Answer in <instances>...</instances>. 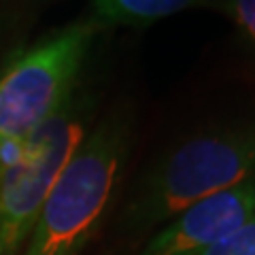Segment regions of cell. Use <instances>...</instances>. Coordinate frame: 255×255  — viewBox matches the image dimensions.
<instances>
[{
  "instance_id": "obj_2",
  "label": "cell",
  "mask_w": 255,
  "mask_h": 255,
  "mask_svg": "<svg viewBox=\"0 0 255 255\" xmlns=\"http://www.w3.org/2000/svg\"><path fill=\"white\" fill-rule=\"evenodd\" d=\"M255 177V128H232L181 142L151 168L128 211L136 230L164 226L191 204Z\"/></svg>"
},
{
  "instance_id": "obj_5",
  "label": "cell",
  "mask_w": 255,
  "mask_h": 255,
  "mask_svg": "<svg viewBox=\"0 0 255 255\" xmlns=\"http://www.w3.org/2000/svg\"><path fill=\"white\" fill-rule=\"evenodd\" d=\"M255 213V177L191 204L149 238L142 255H198Z\"/></svg>"
},
{
  "instance_id": "obj_1",
  "label": "cell",
  "mask_w": 255,
  "mask_h": 255,
  "mask_svg": "<svg viewBox=\"0 0 255 255\" xmlns=\"http://www.w3.org/2000/svg\"><path fill=\"white\" fill-rule=\"evenodd\" d=\"M128 149L124 117L87 132L64 166L19 255H79L113 198Z\"/></svg>"
},
{
  "instance_id": "obj_6",
  "label": "cell",
  "mask_w": 255,
  "mask_h": 255,
  "mask_svg": "<svg viewBox=\"0 0 255 255\" xmlns=\"http://www.w3.org/2000/svg\"><path fill=\"white\" fill-rule=\"evenodd\" d=\"M202 0H92L96 19L102 23H117V26H142L191 6Z\"/></svg>"
},
{
  "instance_id": "obj_8",
  "label": "cell",
  "mask_w": 255,
  "mask_h": 255,
  "mask_svg": "<svg viewBox=\"0 0 255 255\" xmlns=\"http://www.w3.org/2000/svg\"><path fill=\"white\" fill-rule=\"evenodd\" d=\"M221 6L247 34V38L255 43V0H223Z\"/></svg>"
},
{
  "instance_id": "obj_4",
  "label": "cell",
  "mask_w": 255,
  "mask_h": 255,
  "mask_svg": "<svg viewBox=\"0 0 255 255\" xmlns=\"http://www.w3.org/2000/svg\"><path fill=\"white\" fill-rule=\"evenodd\" d=\"M73 96L32 136L0 174V255H19L64 166L85 136Z\"/></svg>"
},
{
  "instance_id": "obj_3",
  "label": "cell",
  "mask_w": 255,
  "mask_h": 255,
  "mask_svg": "<svg viewBox=\"0 0 255 255\" xmlns=\"http://www.w3.org/2000/svg\"><path fill=\"white\" fill-rule=\"evenodd\" d=\"M94 34V21L70 23L21 51L0 75V174L73 96Z\"/></svg>"
},
{
  "instance_id": "obj_7",
  "label": "cell",
  "mask_w": 255,
  "mask_h": 255,
  "mask_svg": "<svg viewBox=\"0 0 255 255\" xmlns=\"http://www.w3.org/2000/svg\"><path fill=\"white\" fill-rule=\"evenodd\" d=\"M198 255H255V213L241 228Z\"/></svg>"
}]
</instances>
